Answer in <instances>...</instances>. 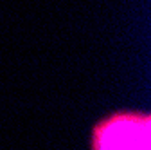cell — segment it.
<instances>
[{"mask_svg": "<svg viewBox=\"0 0 151 150\" xmlns=\"http://www.w3.org/2000/svg\"><path fill=\"white\" fill-rule=\"evenodd\" d=\"M151 116L117 110L99 119L90 132V150H149Z\"/></svg>", "mask_w": 151, "mask_h": 150, "instance_id": "obj_1", "label": "cell"}]
</instances>
